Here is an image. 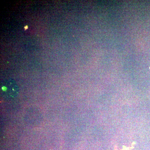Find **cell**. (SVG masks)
Returning a JSON list of instances; mask_svg holds the SVG:
<instances>
[{"instance_id":"6da1fadb","label":"cell","mask_w":150,"mask_h":150,"mask_svg":"<svg viewBox=\"0 0 150 150\" xmlns=\"http://www.w3.org/2000/svg\"><path fill=\"white\" fill-rule=\"evenodd\" d=\"M2 90L5 96L9 98H14L18 94V88L12 81L6 82L2 87Z\"/></svg>"}]
</instances>
